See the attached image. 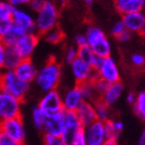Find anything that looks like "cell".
<instances>
[{
	"instance_id": "6da1fadb",
	"label": "cell",
	"mask_w": 145,
	"mask_h": 145,
	"mask_svg": "<svg viewBox=\"0 0 145 145\" xmlns=\"http://www.w3.org/2000/svg\"><path fill=\"white\" fill-rule=\"evenodd\" d=\"M61 73V65L54 58H51L40 70H38L35 81L40 89L45 92L50 91L57 88L60 82Z\"/></svg>"
},
{
	"instance_id": "7a4b0ae2",
	"label": "cell",
	"mask_w": 145,
	"mask_h": 145,
	"mask_svg": "<svg viewBox=\"0 0 145 145\" xmlns=\"http://www.w3.org/2000/svg\"><path fill=\"white\" fill-rule=\"evenodd\" d=\"M0 85L2 91L20 101H24L29 88V83L17 77L13 70L6 69L0 72Z\"/></svg>"
},
{
	"instance_id": "3957f363",
	"label": "cell",
	"mask_w": 145,
	"mask_h": 145,
	"mask_svg": "<svg viewBox=\"0 0 145 145\" xmlns=\"http://www.w3.org/2000/svg\"><path fill=\"white\" fill-rule=\"evenodd\" d=\"M84 36L86 38L87 46L91 49V51L97 57L105 58V57L111 56V43L102 29L94 27V25H90L87 27Z\"/></svg>"
},
{
	"instance_id": "277c9868",
	"label": "cell",
	"mask_w": 145,
	"mask_h": 145,
	"mask_svg": "<svg viewBox=\"0 0 145 145\" xmlns=\"http://www.w3.org/2000/svg\"><path fill=\"white\" fill-rule=\"evenodd\" d=\"M59 22V10L55 4L47 0L44 7L37 12L35 17V31L44 35L49 29L57 27Z\"/></svg>"
},
{
	"instance_id": "5b68a950",
	"label": "cell",
	"mask_w": 145,
	"mask_h": 145,
	"mask_svg": "<svg viewBox=\"0 0 145 145\" xmlns=\"http://www.w3.org/2000/svg\"><path fill=\"white\" fill-rule=\"evenodd\" d=\"M97 77L102 78L108 83H115L120 81L121 75L118 65L113 57L108 56L105 58H99V62L94 67Z\"/></svg>"
},
{
	"instance_id": "8992f818",
	"label": "cell",
	"mask_w": 145,
	"mask_h": 145,
	"mask_svg": "<svg viewBox=\"0 0 145 145\" xmlns=\"http://www.w3.org/2000/svg\"><path fill=\"white\" fill-rule=\"evenodd\" d=\"M22 101L4 91H0V121L20 117Z\"/></svg>"
},
{
	"instance_id": "52a82bcc",
	"label": "cell",
	"mask_w": 145,
	"mask_h": 145,
	"mask_svg": "<svg viewBox=\"0 0 145 145\" xmlns=\"http://www.w3.org/2000/svg\"><path fill=\"white\" fill-rule=\"evenodd\" d=\"M81 129H83V126L79 122L75 112L64 111V128L60 135L64 145H72L75 136Z\"/></svg>"
},
{
	"instance_id": "ba28073f",
	"label": "cell",
	"mask_w": 145,
	"mask_h": 145,
	"mask_svg": "<svg viewBox=\"0 0 145 145\" xmlns=\"http://www.w3.org/2000/svg\"><path fill=\"white\" fill-rule=\"evenodd\" d=\"M39 43V36L36 31L25 33L13 44V48L16 53L20 55L22 60L24 59H31V55L34 53L35 49Z\"/></svg>"
},
{
	"instance_id": "9c48e42d",
	"label": "cell",
	"mask_w": 145,
	"mask_h": 145,
	"mask_svg": "<svg viewBox=\"0 0 145 145\" xmlns=\"http://www.w3.org/2000/svg\"><path fill=\"white\" fill-rule=\"evenodd\" d=\"M0 131L8 135L16 142L24 145L25 139V129L22 117H15L0 121Z\"/></svg>"
},
{
	"instance_id": "30bf717a",
	"label": "cell",
	"mask_w": 145,
	"mask_h": 145,
	"mask_svg": "<svg viewBox=\"0 0 145 145\" xmlns=\"http://www.w3.org/2000/svg\"><path fill=\"white\" fill-rule=\"evenodd\" d=\"M38 108L46 115L55 114L63 111L62 95L57 89L46 91L44 97L40 99Z\"/></svg>"
},
{
	"instance_id": "8fae6325",
	"label": "cell",
	"mask_w": 145,
	"mask_h": 145,
	"mask_svg": "<svg viewBox=\"0 0 145 145\" xmlns=\"http://www.w3.org/2000/svg\"><path fill=\"white\" fill-rule=\"evenodd\" d=\"M70 67L73 77L77 84L86 82V81H93L97 77L93 68L78 58L70 63Z\"/></svg>"
},
{
	"instance_id": "7c38bea8",
	"label": "cell",
	"mask_w": 145,
	"mask_h": 145,
	"mask_svg": "<svg viewBox=\"0 0 145 145\" xmlns=\"http://www.w3.org/2000/svg\"><path fill=\"white\" fill-rule=\"evenodd\" d=\"M87 145H103L106 140L105 123L95 120L89 125L83 127Z\"/></svg>"
},
{
	"instance_id": "4fadbf2b",
	"label": "cell",
	"mask_w": 145,
	"mask_h": 145,
	"mask_svg": "<svg viewBox=\"0 0 145 145\" xmlns=\"http://www.w3.org/2000/svg\"><path fill=\"white\" fill-rule=\"evenodd\" d=\"M64 128V111L47 115L42 130L45 134L60 136Z\"/></svg>"
},
{
	"instance_id": "5bb4252c",
	"label": "cell",
	"mask_w": 145,
	"mask_h": 145,
	"mask_svg": "<svg viewBox=\"0 0 145 145\" xmlns=\"http://www.w3.org/2000/svg\"><path fill=\"white\" fill-rule=\"evenodd\" d=\"M122 22L125 24L126 29L132 34H144L145 31V15L143 11H137L124 14Z\"/></svg>"
},
{
	"instance_id": "9a60e30c",
	"label": "cell",
	"mask_w": 145,
	"mask_h": 145,
	"mask_svg": "<svg viewBox=\"0 0 145 145\" xmlns=\"http://www.w3.org/2000/svg\"><path fill=\"white\" fill-rule=\"evenodd\" d=\"M12 24H16L27 33L35 31V18L29 11L20 7H14L11 14Z\"/></svg>"
},
{
	"instance_id": "2e32d148",
	"label": "cell",
	"mask_w": 145,
	"mask_h": 145,
	"mask_svg": "<svg viewBox=\"0 0 145 145\" xmlns=\"http://www.w3.org/2000/svg\"><path fill=\"white\" fill-rule=\"evenodd\" d=\"M13 71L17 77H20L25 82L31 83L35 81L38 69L34 63L31 62V59H24V60H20V62L17 64Z\"/></svg>"
},
{
	"instance_id": "e0dca14e",
	"label": "cell",
	"mask_w": 145,
	"mask_h": 145,
	"mask_svg": "<svg viewBox=\"0 0 145 145\" xmlns=\"http://www.w3.org/2000/svg\"><path fill=\"white\" fill-rule=\"evenodd\" d=\"M83 102L82 95L78 85H75L74 87L70 88L65 92V94L62 97V105L63 111L66 112H75L79 105Z\"/></svg>"
},
{
	"instance_id": "ac0fdd59",
	"label": "cell",
	"mask_w": 145,
	"mask_h": 145,
	"mask_svg": "<svg viewBox=\"0 0 145 145\" xmlns=\"http://www.w3.org/2000/svg\"><path fill=\"white\" fill-rule=\"evenodd\" d=\"M75 114H76L78 120L83 127L89 125L90 123L97 120L95 113H94L93 103L86 102V101H83L79 105V106L75 111Z\"/></svg>"
},
{
	"instance_id": "d6986e66",
	"label": "cell",
	"mask_w": 145,
	"mask_h": 145,
	"mask_svg": "<svg viewBox=\"0 0 145 145\" xmlns=\"http://www.w3.org/2000/svg\"><path fill=\"white\" fill-rule=\"evenodd\" d=\"M144 4L145 0H115V6L122 15L142 11Z\"/></svg>"
},
{
	"instance_id": "ffe728a7",
	"label": "cell",
	"mask_w": 145,
	"mask_h": 145,
	"mask_svg": "<svg viewBox=\"0 0 145 145\" xmlns=\"http://www.w3.org/2000/svg\"><path fill=\"white\" fill-rule=\"evenodd\" d=\"M124 91V85L122 84L120 81L115 83H110L106 90L104 92L101 99L105 104H106L109 106L115 105V103H117L120 99V97H122Z\"/></svg>"
},
{
	"instance_id": "44dd1931",
	"label": "cell",
	"mask_w": 145,
	"mask_h": 145,
	"mask_svg": "<svg viewBox=\"0 0 145 145\" xmlns=\"http://www.w3.org/2000/svg\"><path fill=\"white\" fill-rule=\"evenodd\" d=\"M25 33L27 31L20 27L16 25V24H12L7 33L1 37V42L5 46H13V44L20 39V37L24 36Z\"/></svg>"
},
{
	"instance_id": "7402d4cb",
	"label": "cell",
	"mask_w": 145,
	"mask_h": 145,
	"mask_svg": "<svg viewBox=\"0 0 145 145\" xmlns=\"http://www.w3.org/2000/svg\"><path fill=\"white\" fill-rule=\"evenodd\" d=\"M22 58L16 53L12 46H5L4 53V69L6 70H13L20 62Z\"/></svg>"
},
{
	"instance_id": "603a6c76",
	"label": "cell",
	"mask_w": 145,
	"mask_h": 145,
	"mask_svg": "<svg viewBox=\"0 0 145 145\" xmlns=\"http://www.w3.org/2000/svg\"><path fill=\"white\" fill-rule=\"evenodd\" d=\"M77 85H78V87H79L83 101L94 103L95 101L101 99L99 95L97 94L95 88H94L92 81H86V82L80 83V84H77Z\"/></svg>"
},
{
	"instance_id": "cb8c5ba5",
	"label": "cell",
	"mask_w": 145,
	"mask_h": 145,
	"mask_svg": "<svg viewBox=\"0 0 145 145\" xmlns=\"http://www.w3.org/2000/svg\"><path fill=\"white\" fill-rule=\"evenodd\" d=\"M77 58L90 65L93 69L99 60V57H97L88 46L77 48Z\"/></svg>"
},
{
	"instance_id": "d4e9b609",
	"label": "cell",
	"mask_w": 145,
	"mask_h": 145,
	"mask_svg": "<svg viewBox=\"0 0 145 145\" xmlns=\"http://www.w3.org/2000/svg\"><path fill=\"white\" fill-rule=\"evenodd\" d=\"M93 108L97 120L104 122V123L109 121L110 117H111V111H110V106L108 105L105 104L101 99H99L93 103Z\"/></svg>"
},
{
	"instance_id": "484cf974",
	"label": "cell",
	"mask_w": 145,
	"mask_h": 145,
	"mask_svg": "<svg viewBox=\"0 0 145 145\" xmlns=\"http://www.w3.org/2000/svg\"><path fill=\"white\" fill-rule=\"evenodd\" d=\"M45 39L48 43L52 44V45H58L61 42L64 40V33L59 27H55L53 29H49L48 31H46L45 34Z\"/></svg>"
},
{
	"instance_id": "4316f807",
	"label": "cell",
	"mask_w": 145,
	"mask_h": 145,
	"mask_svg": "<svg viewBox=\"0 0 145 145\" xmlns=\"http://www.w3.org/2000/svg\"><path fill=\"white\" fill-rule=\"evenodd\" d=\"M133 110L135 115L141 120L145 119V92L140 91L136 94L135 102L133 103Z\"/></svg>"
},
{
	"instance_id": "83f0119b",
	"label": "cell",
	"mask_w": 145,
	"mask_h": 145,
	"mask_svg": "<svg viewBox=\"0 0 145 145\" xmlns=\"http://www.w3.org/2000/svg\"><path fill=\"white\" fill-rule=\"evenodd\" d=\"M47 115L42 112L41 110L36 106L35 109H33L31 112V118H33V123H34L35 127H36L38 130H42L44 125V122H45V119H46Z\"/></svg>"
},
{
	"instance_id": "f1b7e54d",
	"label": "cell",
	"mask_w": 145,
	"mask_h": 145,
	"mask_svg": "<svg viewBox=\"0 0 145 145\" xmlns=\"http://www.w3.org/2000/svg\"><path fill=\"white\" fill-rule=\"evenodd\" d=\"M13 8L7 1H0V18H11Z\"/></svg>"
},
{
	"instance_id": "f546056e",
	"label": "cell",
	"mask_w": 145,
	"mask_h": 145,
	"mask_svg": "<svg viewBox=\"0 0 145 145\" xmlns=\"http://www.w3.org/2000/svg\"><path fill=\"white\" fill-rule=\"evenodd\" d=\"M92 83H93V86H94V88H95V90H97V94L99 95V97L104 94V92L106 91V88H108V86H109V84H110V83H108L106 81H105L104 79H102V78H99V77L95 78V79L92 81Z\"/></svg>"
},
{
	"instance_id": "4dcf8cb0",
	"label": "cell",
	"mask_w": 145,
	"mask_h": 145,
	"mask_svg": "<svg viewBox=\"0 0 145 145\" xmlns=\"http://www.w3.org/2000/svg\"><path fill=\"white\" fill-rule=\"evenodd\" d=\"M105 131H106V139H116V140H118V137L120 134L114 129L113 124H112V120L105 122Z\"/></svg>"
},
{
	"instance_id": "1f68e13d",
	"label": "cell",
	"mask_w": 145,
	"mask_h": 145,
	"mask_svg": "<svg viewBox=\"0 0 145 145\" xmlns=\"http://www.w3.org/2000/svg\"><path fill=\"white\" fill-rule=\"evenodd\" d=\"M44 143L45 145H64L60 136L50 135V134L44 135Z\"/></svg>"
},
{
	"instance_id": "d6a6232c",
	"label": "cell",
	"mask_w": 145,
	"mask_h": 145,
	"mask_svg": "<svg viewBox=\"0 0 145 145\" xmlns=\"http://www.w3.org/2000/svg\"><path fill=\"white\" fill-rule=\"evenodd\" d=\"M76 58H77V48H76V47H69L65 52L64 60H65L68 64H70V63H72Z\"/></svg>"
},
{
	"instance_id": "836d02e7",
	"label": "cell",
	"mask_w": 145,
	"mask_h": 145,
	"mask_svg": "<svg viewBox=\"0 0 145 145\" xmlns=\"http://www.w3.org/2000/svg\"><path fill=\"white\" fill-rule=\"evenodd\" d=\"M12 24L11 18H0V37L4 36Z\"/></svg>"
},
{
	"instance_id": "e575fe53",
	"label": "cell",
	"mask_w": 145,
	"mask_h": 145,
	"mask_svg": "<svg viewBox=\"0 0 145 145\" xmlns=\"http://www.w3.org/2000/svg\"><path fill=\"white\" fill-rule=\"evenodd\" d=\"M131 62H132V64H133L135 67L140 68V67H143V65H144L145 58L142 54L135 53L131 56Z\"/></svg>"
},
{
	"instance_id": "d590c367",
	"label": "cell",
	"mask_w": 145,
	"mask_h": 145,
	"mask_svg": "<svg viewBox=\"0 0 145 145\" xmlns=\"http://www.w3.org/2000/svg\"><path fill=\"white\" fill-rule=\"evenodd\" d=\"M125 29H126L125 24H124V22H122V20H119V22H115V24L112 27L111 33H112L113 36L117 38V37L120 36V35H121Z\"/></svg>"
},
{
	"instance_id": "8d00e7d4",
	"label": "cell",
	"mask_w": 145,
	"mask_h": 145,
	"mask_svg": "<svg viewBox=\"0 0 145 145\" xmlns=\"http://www.w3.org/2000/svg\"><path fill=\"white\" fill-rule=\"evenodd\" d=\"M0 145H22L10 138L8 135L0 131Z\"/></svg>"
},
{
	"instance_id": "74e56055",
	"label": "cell",
	"mask_w": 145,
	"mask_h": 145,
	"mask_svg": "<svg viewBox=\"0 0 145 145\" xmlns=\"http://www.w3.org/2000/svg\"><path fill=\"white\" fill-rule=\"evenodd\" d=\"M72 145H87V141H86V138H85V134L83 129H81L76 134L74 140H73Z\"/></svg>"
},
{
	"instance_id": "f35d334b",
	"label": "cell",
	"mask_w": 145,
	"mask_h": 145,
	"mask_svg": "<svg viewBox=\"0 0 145 145\" xmlns=\"http://www.w3.org/2000/svg\"><path fill=\"white\" fill-rule=\"evenodd\" d=\"M46 2L47 0H31L29 5L31 6V8L34 11L38 12L40 9H42L44 7V5L46 4Z\"/></svg>"
},
{
	"instance_id": "ab89813d",
	"label": "cell",
	"mask_w": 145,
	"mask_h": 145,
	"mask_svg": "<svg viewBox=\"0 0 145 145\" xmlns=\"http://www.w3.org/2000/svg\"><path fill=\"white\" fill-rule=\"evenodd\" d=\"M132 37H133V34L131 31H129L128 29H125L120 36L117 37V39L120 42H122V43H128L129 41H131Z\"/></svg>"
},
{
	"instance_id": "60d3db41",
	"label": "cell",
	"mask_w": 145,
	"mask_h": 145,
	"mask_svg": "<svg viewBox=\"0 0 145 145\" xmlns=\"http://www.w3.org/2000/svg\"><path fill=\"white\" fill-rule=\"evenodd\" d=\"M31 1V0H7V2L13 7H20L24 5H29Z\"/></svg>"
},
{
	"instance_id": "b9f144b4",
	"label": "cell",
	"mask_w": 145,
	"mask_h": 145,
	"mask_svg": "<svg viewBox=\"0 0 145 145\" xmlns=\"http://www.w3.org/2000/svg\"><path fill=\"white\" fill-rule=\"evenodd\" d=\"M75 44H76V48H80V47L87 46L86 38L84 35H78L75 38Z\"/></svg>"
},
{
	"instance_id": "7bdbcfd3",
	"label": "cell",
	"mask_w": 145,
	"mask_h": 145,
	"mask_svg": "<svg viewBox=\"0 0 145 145\" xmlns=\"http://www.w3.org/2000/svg\"><path fill=\"white\" fill-rule=\"evenodd\" d=\"M4 53H5V45L0 42V72L4 69Z\"/></svg>"
},
{
	"instance_id": "ee69618b",
	"label": "cell",
	"mask_w": 145,
	"mask_h": 145,
	"mask_svg": "<svg viewBox=\"0 0 145 145\" xmlns=\"http://www.w3.org/2000/svg\"><path fill=\"white\" fill-rule=\"evenodd\" d=\"M112 124H113V127H114L115 130L118 132L119 134L121 133L124 129V123L122 121H119V120H116V121H112Z\"/></svg>"
},
{
	"instance_id": "f6af8a7d",
	"label": "cell",
	"mask_w": 145,
	"mask_h": 145,
	"mask_svg": "<svg viewBox=\"0 0 145 145\" xmlns=\"http://www.w3.org/2000/svg\"><path fill=\"white\" fill-rule=\"evenodd\" d=\"M135 99H136V93H134L133 91L128 92L127 95H126V101H127V103L129 105H133V103L135 102Z\"/></svg>"
},
{
	"instance_id": "bcb514c9",
	"label": "cell",
	"mask_w": 145,
	"mask_h": 145,
	"mask_svg": "<svg viewBox=\"0 0 145 145\" xmlns=\"http://www.w3.org/2000/svg\"><path fill=\"white\" fill-rule=\"evenodd\" d=\"M137 145H145V132L144 131L141 133V136H140V138H139V140H138Z\"/></svg>"
},
{
	"instance_id": "7dc6e473",
	"label": "cell",
	"mask_w": 145,
	"mask_h": 145,
	"mask_svg": "<svg viewBox=\"0 0 145 145\" xmlns=\"http://www.w3.org/2000/svg\"><path fill=\"white\" fill-rule=\"evenodd\" d=\"M103 145H118L116 139H106Z\"/></svg>"
},
{
	"instance_id": "c3c4849f",
	"label": "cell",
	"mask_w": 145,
	"mask_h": 145,
	"mask_svg": "<svg viewBox=\"0 0 145 145\" xmlns=\"http://www.w3.org/2000/svg\"><path fill=\"white\" fill-rule=\"evenodd\" d=\"M84 2L86 3L87 5H91L92 2H93V0H84Z\"/></svg>"
},
{
	"instance_id": "681fc988",
	"label": "cell",
	"mask_w": 145,
	"mask_h": 145,
	"mask_svg": "<svg viewBox=\"0 0 145 145\" xmlns=\"http://www.w3.org/2000/svg\"><path fill=\"white\" fill-rule=\"evenodd\" d=\"M60 1V3L62 5H64V4H66V2H67V0H59Z\"/></svg>"
},
{
	"instance_id": "f907efd6",
	"label": "cell",
	"mask_w": 145,
	"mask_h": 145,
	"mask_svg": "<svg viewBox=\"0 0 145 145\" xmlns=\"http://www.w3.org/2000/svg\"><path fill=\"white\" fill-rule=\"evenodd\" d=\"M0 91H1V85H0Z\"/></svg>"
},
{
	"instance_id": "816d5d0a",
	"label": "cell",
	"mask_w": 145,
	"mask_h": 145,
	"mask_svg": "<svg viewBox=\"0 0 145 145\" xmlns=\"http://www.w3.org/2000/svg\"><path fill=\"white\" fill-rule=\"evenodd\" d=\"M0 42H1V37H0Z\"/></svg>"
}]
</instances>
